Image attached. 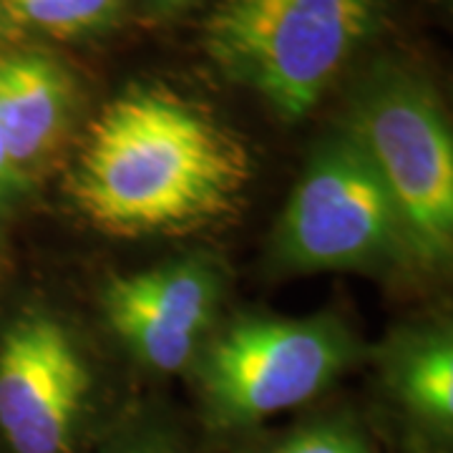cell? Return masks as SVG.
Masks as SVG:
<instances>
[{
  "label": "cell",
  "mask_w": 453,
  "mask_h": 453,
  "mask_svg": "<svg viewBox=\"0 0 453 453\" xmlns=\"http://www.w3.org/2000/svg\"><path fill=\"white\" fill-rule=\"evenodd\" d=\"M250 181L232 131L164 86H131L91 121L65 189L98 232L177 237L232 217Z\"/></svg>",
  "instance_id": "obj_1"
},
{
  "label": "cell",
  "mask_w": 453,
  "mask_h": 453,
  "mask_svg": "<svg viewBox=\"0 0 453 453\" xmlns=\"http://www.w3.org/2000/svg\"><path fill=\"white\" fill-rule=\"evenodd\" d=\"M380 0H226L204 28L214 65L277 116H308L371 33Z\"/></svg>",
  "instance_id": "obj_2"
},
{
  "label": "cell",
  "mask_w": 453,
  "mask_h": 453,
  "mask_svg": "<svg viewBox=\"0 0 453 453\" xmlns=\"http://www.w3.org/2000/svg\"><path fill=\"white\" fill-rule=\"evenodd\" d=\"M345 134L401 214L413 265L441 267L453 244V142L434 91L413 73L378 71L357 94Z\"/></svg>",
  "instance_id": "obj_3"
},
{
  "label": "cell",
  "mask_w": 453,
  "mask_h": 453,
  "mask_svg": "<svg viewBox=\"0 0 453 453\" xmlns=\"http://www.w3.org/2000/svg\"><path fill=\"white\" fill-rule=\"evenodd\" d=\"M360 356L335 315L242 318L207 348L199 388L217 428H244L308 403Z\"/></svg>",
  "instance_id": "obj_4"
},
{
  "label": "cell",
  "mask_w": 453,
  "mask_h": 453,
  "mask_svg": "<svg viewBox=\"0 0 453 453\" xmlns=\"http://www.w3.org/2000/svg\"><path fill=\"white\" fill-rule=\"evenodd\" d=\"M273 244L277 265L292 273L413 265L388 189L345 131L312 154Z\"/></svg>",
  "instance_id": "obj_5"
},
{
  "label": "cell",
  "mask_w": 453,
  "mask_h": 453,
  "mask_svg": "<svg viewBox=\"0 0 453 453\" xmlns=\"http://www.w3.org/2000/svg\"><path fill=\"white\" fill-rule=\"evenodd\" d=\"M91 371L73 335L46 312H26L0 338V438L11 453H73Z\"/></svg>",
  "instance_id": "obj_6"
},
{
  "label": "cell",
  "mask_w": 453,
  "mask_h": 453,
  "mask_svg": "<svg viewBox=\"0 0 453 453\" xmlns=\"http://www.w3.org/2000/svg\"><path fill=\"white\" fill-rule=\"evenodd\" d=\"M76 119V83L38 50L0 56V131L20 184L49 169Z\"/></svg>",
  "instance_id": "obj_7"
},
{
  "label": "cell",
  "mask_w": 453,
  "mask_h": 453,
  "mask_svg": "<svg viewBox=\"0 0 453 453\" xmlns=\"http://www.w3.org/2000/svg\"><path fill=\"white\" fill-rule=\"evenodd\" d=\"M111 285L157 318L199 338L211 325L222 295V275L217 265L204 257L177 259L146 273L119 277Z\"/></svg>",
  "instance_id": "obj_8"
},
{
  "label": "cell",
  "mask_w": 453,
  "mask_h": 453,
  "mask_svg": "<svg viewBox=\"0 0 453 453\" xmlns=\"http://www.w3.org/2000/svg\"><path fill=\"white\" fill-rule=\"evenodd\" d=\"M104 312L113 333L124 340L134 357L157 372L184 371L199 350V335L169 325L151 310L134 303L113 285L104 292Z\"/></svg>",
  "instance_id": "obj_9"
},
{
  "label": "cell",
  "mask_w": 453,
  "mask_h": 453,
  "mask_svg": "<svg viewBox=\"0 0 453 453\" xmlns=\"http://www.w3.org/2000/svg\"><path fill=\"white\" fill-rule=\"evenodd\" d=\"M403 403L426 423L449 428L453 421V345L446 335L413 342L395 368Z\"/></svg>",
  "instance_id": "obj_10"
},
{
  "label": "cell",
  "mask_w": 453,
  "mask_h": 453,
  "mask_svg": "<svg viewBox=\"0 0 453 453\" xmlns=\"http://www.w3.org/2000/svg\"><path fill=\"white\" fill-rule=\"evenodd\" d=\"M124 0H0V16L23 31L83 38L109 28Z\"/></svg>",
  "instance_id": "obj_11"
},
{
  "label": "cell",
  "mask_w": 453,
  "mask_h": 453,
  "mask_svg": "<svg viewBox=\"0 0 453 453\" xmlns=\"http://www.w3.org/2000/svg\"><path fill=\"white\" fill-rule=\"evenodd\" d=\"M267 453H368L363 441L342 426H315L285 438Z\"/></svg>",
  "instance_id": "obj_12"
},
{
  "label": "cell",
  "mask_w": 453,
  "mask_h": 453,
  "mask_svg": "<svg viewBox=\"0 0 453 453\" xmlns=\"http://www.w3.org/2000/svg\"><path fill=\"white\" fill-rule=\"evenodd\" d=\"M23 192H26V187L20 184L16 169L11 164L8 149H5V139H3V131H0V214L8 210Z\"/></svg>",
  "instance_id": "obj_13"
},
{
  "label": "cell",
  "mask_w": 453,
  "mask_h": 453,
  "mask_svg": "<svg viewBox=\"0 0 453 453\" xmlns=\"http://www.w3.org/2000/svg\"><path fill=\"white\" fill-rule=\"evenodd\" d=\"M113 453H177L164 438H136V441H129L124 443L121 449H116Z\"/></svg>",
  "instance_id": "obj_14"
},
{
  "label": "cell",
  "mask_w": 453,
  "mask_h": 453,
  "mask_svg": "<svg viewBox=\"0 0 453 453\" xmlns=\"http://www.w3.org/2000/svg\"><path fill=\"white\" fill-rule=\"evenodd\" d=\"M199 0H146V5L159 13V16H169V13H181L189 11L192 5H196Z\"/></svg>",
  "instance_id": "obj_15"
}]
</instances>
